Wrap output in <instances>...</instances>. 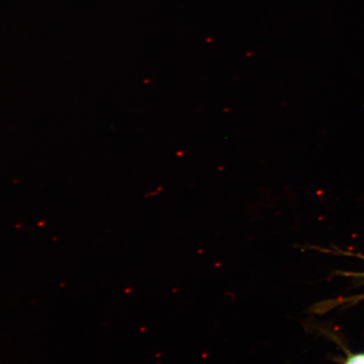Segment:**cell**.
<instances>
[{"instance_id":"obj_1","label":"cell","mask_w":364,"mask_h":364,"mask_svg":"<svg viewBox=\"0 0 364 364\" xmlns=\"http://www.w3.org/2000/svg\"><path fill=\"white\" fill-rule=\"evenodd\" d=\"M345 364H364V354L354 355Z\"/></svg>"}]
</instances>
